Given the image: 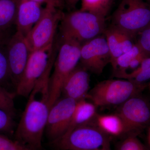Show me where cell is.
<instances>
[{
  "instance_id": "obj_5",
  "label": "cell",
  "mask_w": 150,
  "mask_h": 150,
  "mask_svg": "<svg viewBox=\"0 0 150 150\" xmlns=\"http://www.w3.org/2000/svg\"><path fill=\"white\" fill-rule=\"evenodd\" d=\"M127 80L109 79L100 82L89 91L86 99L98 106L121 105L129 98L139 95L146 87Z\"/></svg>"
},
{
  "instance_id": "obj_32",
  "label": "cell",
  "mask_w": 150,
  "mask_h": 150,
  "mask_svg": "<svg viewBox=\"0 0 150 150\" xmlns=\"http://www.w3.org/2000/svg\"><path fill=\"white\" fill-rule=\"evenodd\" d=\"M147 2L149 3V4H150V0H145Z\"/></svg>"
},
{
  "instance_id": "obj_14",
  "label": "cell",
  "mask_w": 150,
  "mask_h": 150,
  "mask_svg": "<svg viewBox=\"0 0 150 150\" xmlns=\"http://www.w3.org/2000/svg\"><path fill=\"white\" fill-rule=\"evenodd\" d=\"M42 5L30 0H18L15 21L17 31L27 35L43 14L44 8Z\"/></svg>"
},
{
  "instance_id": "obj_16",
  "label": "cell",
  "mask_w": 150,
  "mask_h": 150,
  "mask_svg": "<svg viewBox=\"0 0 150 150\" xmlns=\"http://www.w3.org/2000/svg\"><path fill=\"white\" fill-rule=\"evenodd\" d=\"M96 107L95 105L87 101L86 99L78 101L67 132L78 126L93 121L97 114Z\"/></svg>"
},
{
  "instance_id": "obj_28",
  "label": "cell",
  "mask_w": 150,
  "mask_h": 150,
  "mask_svg": "<svg viewBox=\"0 0 150 150\" xmlns=\"http://www.w3.org/2000/svg\"><path fill=\"white\" fill-rule=\"evenodd\" d=\"M41 4H46V5H50L60 9L64 4V0H30Z\"/></svg>"
},
{
  "instance_id": "obj_13",
  "label": "cell",
  "mask_w": 150,
  "mask_h": 150,
  "mask_svg": "<svg viewBox=\"0 0 150 150\" xmlns=\"http://www.w3.org/2000/svg\"><path fill=\"white\" fill-rule=\"evenodd\" d=\"M90 81L88 71L81 65H77L64 82L61 95L77 101L86 99Z\"/></svg>"
},
{
  "instance_id": "obj_30",
  "label": "cell",
  "mask_w": 150,
  "mask_h": 150,
  "mask_svg": "<svg viewBox=\"0 0 150 150\" xmlns=\"http://www.w3.org/2000/svg\"><path fill=\"white\" fill-rule=\"evenodd\" d=\"M80 1V0H66V2L69 7L73 8L75 7V6Z\"/></svg>"
},
{
  "instance_id": "obj_2",
  "label": "cell",
  "mask_w": 150,
  "mask_h": 150,
  "mask_svg": "<svg viewBox=\"0 0 150 150\" xmlns=\"http://www.w3.org/2000/svg\"><path fill=\"white\" fill-rule=\"evenodd\" d=\"M110 140L92 121L74 128L49 144L54 150H112Z\"/></svg>"
},
{
  "instance_id": "obj_9",
  "label": "cell",
  "mask_w": 150,
  "mask_h": 150,
  "mask_svg": "<svg viewBox=\"0 0 150 150\" xmlns=\"http://www.w3.org/2000/svg\"><path fill=\"white\" fill-rule=\"evenodd\" d=\"M77 102L63 96L51 106L45 130L50 142L62 137L67 132Z\"/></svg>"
},
{
  "instance_id": "obj_26",
  "label": "cell",
  "mask_w": 150,
  "mask_h": 150,
  "mask_svg": "<svg viewBox=\"0 0 150 150\" xmlns=\"http://www.w3.org/2000/svg\"><path fill=\"white\" fill-rule=\"evenodd\" d=\"M0 150H33L17 140H12L6 135L0 134Z\"/></svg>"
},
{
  "instance_id": "obj_25",
  "label": "cell",
  "mask_w": 150,
  "mask_h": 150,
  "mask_svg": "<svg viewBox=\"0 0 150 150\" xmlns=\"http://www.w3.org/2000/svg\"><path fill=\"white\" fill-rule=\"evenodd\" d=\"M13 115L0 108V134L6 135L13 132L15 126Z\"/></svg>"
},
{
  "instance_id": "obj_8",
  "label": "cell",
  "mask_w": 150,
  "mask_h": 150,
  "mask_svg": "<svg viewBox=\"0 0 150 150\" xmlns=\"http://www.w3.org/2000/svg\"><path fill=\"white\" fill-rule=\"evenodd\" d=\"M52 47L53 44L31 52L24 73L17 86V95L28 98L38 81L51 67L50 58Z\"/></svg>"
},
{
  "instance_id": "obj_12",
  "label": "cell",
  "mask_w": 150,
  "mask_h": 150,
  "mask_svg": "<svg viewBox=\"0 0 150 150\" xmlns=\"http://www.w3.org/2000/svg\"><path fill=\"white\" fill-rule=\"evenodd\" d=\"M117 113L123 118L131 134L137 135L150 123V104L139 95L120 105Z\"/></svg>"
},
{
  "instance_id": "obj_31",
  "label": "cell",
  "mask_w": 150,
  "mask_h": 150,
  "mask_svg": "<svg viewBox=\"0 0 150 150\" xmlns=\"http://www.w3.org/2000/svg\"><path fill=\"white\" fill-rule=\"evenodd\" d=\"M148 140H149V144L150 146V129H149V137H148Z\"/></svg>"
},
{
  "instance_id": "obj_6",
  "label": "cell",
  "mask_w": 150,
  "mask_h": 150,
  "mask_svg": "<svg viewBox=\"0 0 150 150\" xmlns=\"http://www.w3.org/2000/svg\"><path fill=\"white\" fill-rule=\"evenodd\" d=\"M111 25L134 38L150 25V4L144 0H121L112 15Z\"/></svg>"
},
{
  "instance_id": "obj_1",
  "label": "cell",
  "mask_w": 150,
  "mask_h": 150,
  "mask_svg": "<svg viewBox=\"0 0 150 150\" xmlns=\"http://www.w3.org/2000/svg\"><path fill=\"white\" fill-rule=\"evenodd\" d=\"M47 70L30 93L15 135L16 140L33 150H41L43 134L50 111L49 79Z\"/></svg>"
},
{
  "instance_id": "obj_23",
  "label": "cell",
  "mask_w": 150,
  "mask_h": 150,
  "mask_svg": "<svg viewBox=\"0 0 150 150\" xmlns=\"http://www.w3.org/2000/svg\"><path fill=\"white\" fill-rule=\"evenodd\" d=\"M16 94L0 86V108L13 115L15 112L14 98Z\"/></svg>"
},
{
  "instance_id": "obj_10",
  "label": "cell",
  "mask_w": 150,
  "mask_h": 150,
  "mask_svg": "<svg viewBox=\"0 0 150 150\" xmlns=\"http://www.w3.org/2000/svg\"><path fill=\"white\" fill-rule=\"evenodd\" d=\"M81 65L88 71L100 75L111 62V55L106 38L100 35L81 45Z\"/></svg>"
},
{
  "instance_id": "obj_7",
  "label": "cell",
  "mask_w": 150,
  "mask_h": 150,
  "mask_svg": "<svg viewBox=\"0 0 150 150\" xmlns=\"http://www.w3.org/2000/svg\"><path fill=\"white\" fill-rule=\"evenodd\" d=\"M64 14L59 8L46 5L41 18L25 36L31 52L53 44L56 28Z\"/></svg>"
},
{
  "instance_id": "obj_29",
  "label": "cell",
  "mask_w": 150,
  "mask_h": 150,
  "mask_svg": "<svg viewBox=\"0 0 150 150\" xmlns=\"http://www.w3.org/2000/svg\"><path fill=\"white\" fill-rule=\"evenodd\" d=\"M6 29H0V45H4L9 39L5 32Z\"/></svg>"
},
{
  "instance_id": "obj_19",
  "label": "cell",
  "mask_w": 150,
  "mask_h": 150,
  "mask_svg": "<svg viewBox=\"0 0 150 150\" xmlns=\"http://www.w3.org/2000/svg\"><path fill=\"white\" fill-rule=\"evenodd\" d=\"M114 76L137 83H144V82L150 79V57L145 58L140 66L134 71L121 73Z\"/></svg>"
},
{
  "instance_id": "obj_21",
  "label": "cell",
  "mask_w": 150,
  "mask_h": 150,
  "mask_svg": "<svg viewBox=\"0 0 150 150\" xmlns=\"http://www.w3.org/2000/svg\"><path fill=\"white\" fill-rule=\"evenodd\" d=\"M144 52L137 43L135 44L130 51L123 53L117 59L112 69L113 76L127 71L131 62Z\"/></svg>"
},
{
  "instance_id": "obj_15",
  "label": "cell",
  "mask_w": 150,
  "mask_h": 150,
  "mask_svg": "<svg viewBox=\"0 0 150 150\" xmlns=\"http://www.w3.org/2000/svg\"><path fill=\"white\" fill-rule=\"evenodd\" d=\"M94 123L104 133L111 137H118L126 134L131 135L126 123L118 113L97 114Z\"/></svg>"
},
{
  "instance_id": "obj_3",
  "label": "cell",
  "mask_w": 150,
  "mask_h": 150,
  "mask_svg": "<svg viewBox=\"0 0 150 150\" xmlns=\"http://www.w3.org/2000/svg\"><path fill=\"white\" fill-rule=\"evenodd\" d=\"M81 45L72 38L62 37L54 72L49 79L50 108L60 98L64 82L80 62Z\"/></svg>"
},
{
  "instance_id": "obj_22",
  "label": "cell",
  "mask_w": 150,
  "mask_h": 150,
  "mask_svg": "<svg viewBox=\"0 0 150 150\" xmlns=\"http://www.w3.org/2000/svg\"><path fill=\"white\" fill-rule=\"evenodd\" d=\"M4 46L0 45V86L8 90L6 86L9 81L11 82L12 84V83L9 69L6 49Z\"/></svg>"
},
{
  "instance_id": "obj_24",
  "label": "cell",
  "mask_w": 150,
  "mask_h": 150,
  "mask_svg": "<svg viewBox=\"0 0 150 150\" xmlns=\"http://www.w3.org/2000/svg\"><path fill=\"white\" fill-rule=\"evenodd\" d=\"M116 150H148L137 138V135H128L118 144Z\"/></svg>"
},
{
  "instance_id": "obj_33",
  "label": "cell",
  "mask_w": 150,
  "mask_h": 150,
  "mask_svg": "<svg viewBox=\"0 0 150 150\" xmlns=\"http://www.w3.org/2000/svg\"><path fill=\"white\" fill-rule=\"evenodd\" d=\"M148 87H149V89L150 91V82L148 84Z\"/></svg>"
},
{
  "instance_id": "obj_20",
  "label": "cell",
  "mask_w": 150,
  "mask_h": 150,
  "mask_svg": "<svg viewBox=\"0 0 150 150\" xmlns=\"http://www.w3.org/2000/svg\"><path fill=\"white\" fill-rule=\"evenodd\" d=\"M80 10L88 12L105 18L112 5V0H81Z\"/></svg>"
},
{
  "instance_id": "obj_18",
  "label": "cell",
  "mask_w": 150,
  "mask_h": 150,
  "mask_svg": "<svg viewBox=\"0 0 150 150\" xmlns=\"http://www.w3.org/2000/svg\"><path fill=\"white\" fill-rule=\"evenodd\" d=\"M111 55L110 64L112 69L115 67L116 60L123 54L121 40L117 28L111 25L106 28L104 33Z\"/></svg>"
},
{
  "instance_id": "obj_4",
  "label": "cell",
  "mask_w": 150,
  "mask_h": 150,
  "mask_svg": "<svg viewBox=\"0 0 150 150\" xmlns=\"http://www.w3.org/2000/svg\"><path fill=\"white\" fill-rule=\"evenodd\" d=\"M60 26L62 36L81 44L104 34L106 28L105 18L81 10L64 14Z\"/></svg>"
},
{
  "instance_id": "obj_17",
  "label": "cell",
  "mask_w": 150,
  "mask_h": 150,
  "mask_svg": "<svg viewBox=\"0 0 150 150\" xmlns=\"http://www.w3.org/2000/svg\"><path fill=\"white\" fill-rule=\"evenodd\" d=\"M18 0H0V29L15 23Z\"/></svg>"
},
{
  "instance_id": "obj_11",
  "label": "cell",
  "mask_w": 150,
  "mask_h": 150,
  "mask_svg": "<svg viewBox=\"0 0 150 150\" xmlns=\"http://www.w3.org/2000/svg\"><path fill=\"white\" fill-rule=\"evenodd\" d=\"M6 54L12 83L16 89L27 65L31 51L25 36L16 32L7 43Z\"/></svg>"
},
{
  "instance_id": "obj_27",
  "label": "cell",
  "mask_w": 150,
  "mask_h": 150,
  "mask_svg": "<svg viewBox=\"0 0 150 150\" xmlns=\"http://www.w3.org/2000/svg\"><path fill=\"white\" fill-rule=\"evenodd\" d=\"M137 44L150 57V25L140 33Z\"/></svg>"
}]
</instances>
